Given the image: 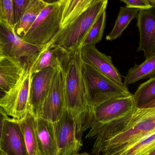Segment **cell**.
Returning <instances> with one entry per match:
<instances>
[{"mask_svg": "<svg viewBox=\"0 0 155 155\" xmlns=\"http://www.w3.org/2000/svg\"><path fill=\"white\" fill-rule=\"evenodd\" d=\"M82 61L121 85H125L118 70L113 64L111 56L99 52L95 45H85L81 48Z\"/></svg>", "mask_w": 155, "mask_h": 155, "instance_id": "13", "label": "cell"}, {"mask_svg": "<svg viewBox=\"0 0 155 155\" xmlns=\"http://www.w3.org/2000/svg\"><path fill=\"white\" fill-rule=\"evenodd\" d=\"M155 131V108L136 109L127 116L119 133L93 146L94 155H116Z\"/></svg>", "mask_w": 155, "mask_h": 155, "instance_id": "2", "label": "cell"}, {"mask_svg": "<svg viewBox=\"0 0 155 155\" xmlns=\"http://www.w3.org/2000/svg\"><path fill=\"white\" fill-rule=\"evenodd\" d=\"M141 108H145V109H152L155 108V99L150 103H148L147 104L145 105Z\"/></svg>", "mask_w": 155, "mask_h": 155, "instance_id": "30", "label": "cell"}, {"mask_svg": "<svg viewBox=\"0 0 155 155\" xmlns=\"http://www.w3.org/2000/svg\"><path fill=\"white\" fill-rule=\"evenodd\" d=\"M71 52L59 47L43 49L30 59L31 73H34L50 67L61 70L69 61Z\"/></svg>", "mask_w": 155, "mask_h": 155, "instance_id": "15", "label": "cell"}, {"mask_svg": "<svg viewBox=\"0 0 155 155\" xmlns=\"http://www.w3.org/2000/svg\"><path fill=\"white\" fill-rule=\"evenodd\" d=\"M148 2H149L150 5H152L153 8L155 9V1H154V0H148Z\"/></svg>", "mask_w": 155, "mask_h": 155, "instance_id": "31", "label": "cell"}, {"mask_svg": "<svg viewBox=\"0 0 155 155\" xmlns=\"http://www.w3.org/2000/svg\"><path fill=\"white\" fill-rule=\"evenodd\" d=\"M66 110L63 74L61 70L58 69L53 78L40 117L54 123L60 120Z\"/></svg>", "mask_w": 155, "mask_h": 155, "instance_id": "10", "label": "cell"}, {"mask_svg": "<svg viewBox=\"0 0 155 155\" xmlns=\"http://www.w3.org/2000/svg\"><path fill=\"white\" fill-rule=\"evenodd\" d=\"M106 17V10H105L100 14L92 25L82 44V47L85 45H96L101 41L105 28Z\"/></svg>", "mask_w": 155, "mask_h": 155, "instance_id": "25", "label": "cell"}, {"mask_svg": "<svg viewBox=\"0 0 155 155\" xmlns=\"http://www.w3.org/2000/svg\"><path fill=\"white\" fill-rule=\"evenodd\" d=\"M139 10L127 6H121L117 19L111 32L107 35V41H112L119 38L127 28L131 21L137 16Z\"/></svg>", "mask_w": 155, "mask_h": 155, "instance_id": "21", "label": "cell"}, {"mask_svg": "<svg viewBox=\"0 0 155 155\" xmlns=\"http://www.w3.org/2000/svg\"><path fill=\"white\" fill-rule=\"evenodd\" d=\"M5 94V92L0 88V99L2 98V97H3Z\"/></svg>", "mask_w": 155, "mask_h": 155, "instance_id": "32", "label": "cell"}, {"mask_svg": "<svg viewBox=\"0 0 155 155\" xmlns=\"http://www.w3.org/2000/svg\"><path fill=\"white\" fill-rule=\"evenodd\" d=\"M82 74L89 109L113 98L131 95L127 86L118 84L83 61Z\"/></svg>", "mask_w": 155, "mask_h": 155, "instance_id": "5", "label": "cell"}, {"mask_svg": "<svg viewBox=\"0 0 155 155\" xmlns=\"http://www.w3.org/2000/svg\"><path fill=\"white\" fill-rule=\"evenodd\" d=\"M66 0L49 2L28 32L21 38L41 51L61 29Z\"/></svg>", "mask_w": 155, "mask_h": 155, "instance_id": "4", "label": "cell"}, {"mask_svg": "<svg viewBox=\"0 0 155 155\" xmlns=\"http://www.w3.org/2000/svg\"><path fill=\"white\" fill-rule=\"evenodd\" d=\"M148 155H155V149Z\"/></svg>", "mask_w": 155, "mask_h": 155, "instance_id": "34", "label": "cell"}, {"mask_svg": "<svg viewBox=\"0 0 155 155\" xmlns=\"http://www.w3.org/2000/svg\"><path fill=\"white\" fill-rule=\"evenodd\" d=\"M57 70L50 67L31 74L28 112L36 118L41 117L44 103Z\"/></svg>", "mask_w": 155, "mask_h": 155, "instance_id": "11", "label": "cell"}, {"mask_svg": "<svg viewBox=\"0 0 155 155\" xmlns=\"http://www.w3.org/2000/svg\"><path fill=\"white\" fill-rule=\"evenodd\" d=\"M48 2L43 0H30L23 15L15 27L17 35L21 37L26 34Z\"/></svg>", "mask_w": 155, "mask_h": 155, "instance_id": "18", "label": "cell"}, {"mask_svg": "<svg viewBox=\"0 0 155 155\" xmlns=\"http://www.w3.org/2000/svg\"><path fill=\"white\" fill-rule=\"evenodd\" d=\"M81 48L71 52L69 61L61 70L64 76L66 109L75 120L76 134L79 138L90 128L92 122V111L87 104L82 74Z\"/></svg>", "mask_w": 155, "mask_h": 155, "instance_id": "1", "label": "cell"}, {"mask_svg": "<svg viewBox=\"0 0 155 155\" xmlns=\"http://www.w3.org/2000/svg\"><path fill=\"white\" fill-rule=\"evenodd\" d=\"M136 19L139 32L137 51L143 52L146 58L155 52V9L139 11Z\"/></svg>", "mask_w": 155, "mask_h": 155, "instance_id": "14", "label": "cell"}, {"mask_svg": "<svg viewBox=\"0 0 155 155\" xmlns=\"http://www.w3.org/2000/svg\"><path fill=\"white\" fill-rule=\"evenodd\" d=\"M2 57V55H1V53H0V59H1Z\"/></svg>", "mask_w": 155, "mask_h": 155, "instance_id": "36", "label": "cell"}, {"mask_svg": "<svg viewBox=\"0 0 155 155\" xmlns=\"http://www.w3.org/2000/svg\"><path fill=\"white\" fill-rule=\"evenodd\" d=\"M30 2V0H13L15 25L21 20Z\"/></svg>", "mask_w": 155, "mask_h": 155, "instance_id": "27", "label": "cell"}, {"mask_svg": "<svg viewBox=\"0 0 155 155\" xmlns=\"http://www.w3.org/2000/svg\"><path fill=\"white\" fill-rule=\"evenodd\" d=\"M19 122L28 155H37L36 117L28 112L25 117Z\"/></svg>", "mask_w": 155, "mask_h": 155, "instance_id": "20", "label": "cell"}, {"mask_svg": "<svg viewBox=\"0 0 155 155\" xmlns=\"http://www.w3.org/2000/svg\"><path fill=\"white\" fill-rule=\"evenodd\" d=\"M95 0H66L63 14L61 29L87 10Z\"/></svg>", "mask_w": 155, "mask_h": 155, "instance_id": "22", "label": "cell"}, {"mask_svg": "<svg viewBox=\"0 0 155 155\" xmlns=\"http://www.w3.org/2000/svg\"><path fill=\"white\" fill-rule=\"evenodd\" d=\"M137 109H140L155 99V76L141 84L133 94Z\"/></svg>", "mask_w": 155, "mask_h": 155, "instance_id": "23", "label": "cell"}, {"mask_svg": "<svg viewBox=\"0 0 155 155\" xmlns=\"http://www.w3.org/2000/svg\"><path fill=\"white\" fill-rule=\"evenodd\" d=\"M39 52L37 47L26 42L17 35L14 28L0 21V53L2 57L23 62L30 60Z\"/></svg>", "mask_w": 155, "mask_h": 155, "instance_id": "8", "label": "cell"}, {"mask_svg": "<svg viewBox=\"0 0 155 155\" xmlns=\"http://www.w3.org/2000/svg\"><path fill=\"white\" fill-rule=\"evenodd\" d=\"M136 109L133 94L106 101L92 110V122L88 133L100 126L124 117Z\"/></svg>", "mask_w": 155, "mask_h": 155, "instance_id": "7", "label": "cell"}, {"mask_svg": "<svg viewBox=\"0 0 155 155\" xmlns=\"http://www.w3.org/2000/svg\"><path fill=\"white\" fill-rule=\"evenodd\" d=\"M107 2V0H95L87 10L61 28L44 49L61 47L71 52L81 48L97 17L106 10Z\"/></svg>", "mask_w": 155, "mask_h": 155, "instance_id": "3", "label": "cell"}, {"mask_svg": "<svg viewBox=\"0 0 155 155\" xmlns=\"http://www.w3.org/2000/svg\"><path fill=\"white\" fill-rule=\"evenodd\" d=\"M9 116L7 115L3 109L0 107V143H1V137H2V132L4 122L6 118Z\"/></svg>", "mask_w": 155, "mask_h": 155, "instance_id": "29", "label": "cell"}, {"mask_svg": "<svg viewBox=\"0 0 155 155\" xmlns=\"http://www.w3.org/2000/svg\"><path fill=\"white\" fill-rule=\"evenodd\" d=\"M75 122L66 109L60 120L53 123L58 155H75L81 150L83 143L78 139Z\"/></svg>", "mask_w": 155, "mask_h": 155, "instance_id": "9", "label": "cell"}, {"mask_svg": "<svg viewBox=\"0 0 155 155\" xmlns=\"http://www.w3.org/2000/svg\"><path fill=\"white\" fill-rule=\"evenodd\" d=\"M31 61L26 60L20 79L15 85L0 99V107L8 116L20 121L27 114L29 107L31 76Z\"/></svg>", "mask_w": 155, "mask_h": 155, "instance_id": "6", "label": "cell"}, {"mask_svg": "<svg viewBox=\"0 0 155 155\" xmlns=\"http://www.w3.org/2000/svg\"><path fill=\"white\" fill-rule=\"evenodd\" d=\"M155 149V131L116 155H148Z\"/></svg>", "mask_w": 155, "mask_h": 155, "instance_id": "24", "label": "cell"}, {"mask_svg": "<svg viewBox=\"0 0 155 155\" xmlns=\"http://www.w3.org/2000/svg\"><path fill=\"white\" fill-rule=\"evenodd\" d=\"M75 155H91L87 153H78L77 154Z\"/></svg>", "mask_w": 155, "mask_h": 155, "instance_id": "33", "label": "cell"}, {"mask_svg": "<svg viewBox=\"0 0 155 155\" xmlns=\"http://www.w3.org/2000/svg\"><path fill=\"white\" fill-rule=\"evenodd\" d=\"M25 61L7 57L0 59V88L5 93L12 89L20 79Z\"/></svg>", "mask_w": 155, "mask_h": 155, "instance_id": "17", "label": "cell"}, {"mask_svg": "<svg viewBox=\"0 0 155 155\" xmlns=\"http://www.w3.org/2000/svg\"><path fill=\"white\" fill-rule=\"evenodd\" d=\"M37 155H58L53 123L41 117L36 118Z\"/></svg>", "mask_w": 155, "mask_h": 155, "instance_id": "16", "label": "cell"}, {"mask_svg": "<svg viewBox=\"0 0 155 155\" xmlns=\"http://www.w3.org/2000/svg\"><path fill=\"white\" fill-rule=\"evenodd\" d=\"M0 21L15 28V25L13 0H0Z\"/></svg>", "mask_w": 155, "mask_h": 155, "instance_id": "26", "label": "cell"}, {"mask_svg": "<svg viewBox=\"0 0 155 155\" xmlns=\"http://www.w3.org/2000/svg\"><path fill=\"white\" fill-rule=\"evenodd\" d=\"M0 151L5 155H28L19 121L9 117L4 120Z\"/></svg>", "mask_w": 155, "mask_h": 155, "instance_id": "12", "label": "cell"}, {"mask_svg": "<svg viewBox=\"0 0 155 155\" xmlns=\"http://www.w3.org/2000/svg\"><path fill=\"white\" fill-rule=\"evenodd\" d=\"M0 155H5L3 153H2V152H1V151H0Z\"/></svg>", "mask_w": 155, "mask_h": 155, "instance_id": "35", "label": "cell"}, {"mask_svg": "<svg viewBox=\"0 0 155 155\" xmlns=\"http://www.w3.org/2000/svg\"><path fill=\"white\" fill-rule=\"evenodd\" d=\"M155 76V52L145 58L140 64H135L127 72L124 79L126 85L134 83L142 79L150 78Z\"/></svg>", "mask_w": 155, "mask_h": 155, "instance_id": "19", "label": "cell"}, {"mask_svg": "<svg viewBox=\"0 0 155 155\" xmlns=\"http://www.w3.org/2000/svg\"><path fill=\"white\" fill-rule=\"evenodd\" d=\"M124 3L127 7L141 10H148L152 9V5L149 3L148 0H121Z\"/></svg>", "mask_w": 155, "mask_h": 155, "instance_id": "28", "label": "cell"}]
</instances>
